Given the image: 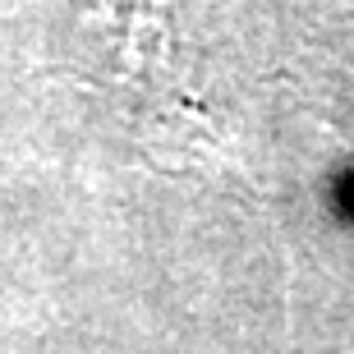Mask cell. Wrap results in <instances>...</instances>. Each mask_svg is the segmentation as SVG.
Returning <instances> with one entry per match:
<instances>
[{"label": "cell", "mask_w": 354, "mask_h": 354, "mask_svg": "<svg viewBox=\"0 0 354 354\" xmlns=\"http://www.w3.org/2000/svg\"><path fill=\"white\" fill-rule=\"evenodd\" d=\"M166 37V0H74L79 69L102 65V79H143Z\"/></svg>", "instance_id": "cell-1"}]
</instances>
